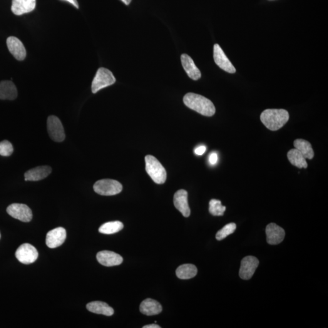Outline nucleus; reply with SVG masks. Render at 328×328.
Here are the masks:
<instances>
[{"label": "nucleus", "instance_id": "1", "mask_svg": "<svg viewBox=\"0 0 328 328\" xmlns=\"http://www.w3.org/2000/svg\"><path fill=\"white\" fill-rule=\"evenodd\" d=\"M183 101L188 108L201 115L211 117L215 114V106L212 102L200 94L187 93L184 97Z\"/></svg>", "mask_w": 328, "mask_h": 328}, {"label": "nucleus", "instance_id": "2", "mask_svg": "<svg viewBox=\"0 0 328 328\" xmlns=\"http://www.w3.org/2000/svg\"><path fill=\"white\" fill-rule=\"evenodd\" d=\"M260 119L269 130L277 131L289 121V114L283 109H267L261 114Z\"/></svg>", "mask_w": 328, "mask_h": 328}, {"label": "nucleus", "instance_id": "3", "mask_svg": "<svg viewBox=\"0 0 328 328\" xmlns=\"http://www.w3.org/2000/svg\"><path fill=\"white\" fill-rule=\"evenodd\" d=\"M145 161L146 171L154 182L158 184L165 183L166 172L165 168L160 161L151 155L146 156Z\"/></svg>", "mask_w": 328, "mask_h": 328}, {"label": "nucleus", "instance_id": "4", "mask_svg": "<svg viewBox=\"0 0 328 328\" xmlns=\"http://www.w3.org/2000/svg\"><path fill=\"white\" fill-rule=\"evenodd\" d=\"M116 81V78L111 71L105 68H99L92 82V92L94 94L98 93L102 89L112 85Z\"/></svg>", "mask_w": 328, "mask_h": 328}, {"label": "nucleus", "instance_id": "5", "mask_svg": "<svg viewBox=\"0 0 328 328\" xmlns=\"http://www.w3.org/2000/svg\"><path fill=\"white\" fill-rule=\"evenodd\" d=\"M93 188L94 191L99 195L113 196L120 193L123 187L118 181L105 179L97 181Z\"/></svg>", "mask_w": 328, "mask_h": 328}, {"label": "nucleus", "instance_id": "6", "mask_svg": "<svg viewBox=\"0 0 328 328\" xmlns=\"http://www.w3.org/2000/svg\"><path fill=\"white\" fill-rule=\"evenodd\" d=\"M16 256L20 262L29 265L36 262L38 258L39 253L33 246L29 243H24L17 248Z\"/></svg>", "mask_w": 328, "mask_h": 328}, {"label": "nucleus", "instance_id": "7", "mask_svg": "<svg viewBox=\"0 0 328 328\" xmlns=\"http://www.w3.org/2000/svg\"><path fill=\"white\" fill-rule=\"evenodd\" d=\"M49 136L55 142L61 143L65 139L64 128L61 120L55 116H50L47 121Z\"/></svg>", "mask_w": 328, "mask_h": 328}, {"label": "nucleus", "instance_id": "8", "mask_svg": "<svg viewBox=\"0 0 328 328\" xmlns=\"http://www.w3.org/2000/svg\"><path fill=\"white\" fill-rule=\"evenodd\" d=\"M6 211L12 218L22 222L28 223L32 220V210L28 206L23 204H12L7 208Z\"/></svg>", "mask_w": 328, "mask_h": 328}, {"label": "nucleus", "instance_id": "9", "mask_svg": "<svg viewBox=\"0 0 328 328\" xmlns=\"http://www.w3.org/2000/svg\"><path fill=\"white\" fill-rule=\"evenodd\" d=\"M259 265V261L253 256L246 257L241 262L240 277L243 280H247L252 277Z\"/></svg>", "mask_w": 328, "mask_h": 328}, {"label": "nucleus", "instance_id": "10", "mask_svg": "<svg viewBox=\"0 0 328 328\" xmlns=\"http://www.w3.org/2000/svg\"><path fill=\"white\" fill-rule=\"evenodd\" d=\"M213 58L215 63L223 70L230 74L236 73L235 67L218 44H215L213 46Z\"/></svg>", "mask_w": 328, "mask_h": 328}, {"label": "nucleus", "instance_id": "11", "mask_svg": "<svg viewBox=\"0 0 328 328\" xmlns=\"http://www.w3.org/2000/svg\"><path fill=\"white\" fill-rule=\"evenodd\" d=\"M66 238V230L63 227H57L47 233L46 244L49 248H57L63 245Z\"/></svg>", "mask_w": 328, "mask_h": 328}, {"label": "nucleus", "instance_id": "12", "mask_svg": "<svg viewBox=\"0 0 328 328\" xmlns=\"http://www.w3.org/2000/svg\"><path fill=\"white\" fill-rule=\"evenodd\" d=\"M97 260L100 264L106 267L115 266L123 262V258L120 255L108 250L101 251L98 253Z\"/></svg>", "mask_w": 328, "mask_h": 328}, {"label": "nucleus", "instance_id": "13", "mask_svg": "<svg viewBox=\"0 0 328 328\" xmlns=\"http://www.w3.org/2000/svg\"><path fill=\"white\" fill-rule=\"evenodd\" d=\"M173 203L175 207L182 213L184 217L187 218L190 215V209L188 203L187 191L181 189L176 191L174 195Z\"/></svg>", "mask_w": 328, "mask_h": 328}, {"label": "nucleus", "instance_id": "14", "mask_svg": "<svg viewBox=\"0 0 328 328\" xmlns=\"http://www.w3.org/2000/svg\"><path fill=\"white\" fill-rule=\"evenodd\" d=\"M266 233L267 236V242L271 245L280 244L285 237V230L275 223H270L267 226Z\"/></svg>", "mask_w": 328, "mask_h": 328}, {"label": "nucleus", "instance_id": "15", "mask_svg": "<svg viewBox=\"0 0 328 328\" xmlns=\"http://www.w3.org/2000/svg\"><path fill=\"white\" fill-rule=\"evenodd\" d=\"M7 46L10 53L19 61L26 58V51L22 42L16 37H9L7 39Z\"/></svg>", "mask_w": 328, "mask_h": 328}, {"label": "nucleus", "instance_id": "16", "mask_svg": "<svg viewBox=\"0 0 328 328\" xmlns=\"http://www.w3.org/2000/svg\"><path fill=\"white\" fill-rule=\"evenodd\" d=\"M36 6V0H12L11 11L16 16L33 11Z\"/></svg>", "mask_w": 328, "mask_h": 328}, {"label": "nucleus", "instance_id": "17", "mask_svg": "<svg viewBox=\"0 0 328 328\" xmlns=\"http://www.w3.org/2000/svg\"><path fill=\"white\" fill-rule=\"evenodd\" d=\"M181 63L183 68L189 78L193 81H198L201 78L200 69L196 66L193 59L187 54H184L181 57Z\"/></svg>", "mask_w": 328, "mask_h": 328}, {"label": "nucleus", "instance_id": "18", "mask_svg": "<svg viewBox=\"0 0 328 328\" xmlns=\"http://www.w3.org/2000/svg\"><path fill=\"white\" fill-rule=\"evenodd\" d=\"M52 168L49 166H40L31 169L24 174L26 181H38L43 180L50 175Z\"/></svg>", "mask_w": 328, "mask_h": 328}, {"label": "nucleus", "instance_id": "19", "mask_svg": "<svg viewBox=\"0 0 328 328\" xmlns=\"http://www.w3.org/2000/svg\"><path fill=\"white\" fill-rule=\"evenodd\" d=\"M140 311L143 314L152 316L160 314L163 310L162 306L155 300L147 299L144 300L140 305Z\"/></svg>", "mask_w": 328, "mask_h": 328}, {"label": "nucleus", "instance_id": "20", "mask_svg": "<svg viewBox=\"0 0 328 328\" xmlns=\"http://www.w3.org/2000/svg\"><path fill=\"white\" fill-rule=\"evenodd\" d=\"M18 96V92L13 82L4 81L0 82V99L14 100Z\"/></svg>", "mask_w": 328, "mask_h": 328}, {"label": "nucleus", "instance_id": "21", "mask_svg": "<svg viewBox=\"0 0 328 328\" xmlns=\"http://www.w3.org/2000/svg\"><path fill=\"white\" fill-rule=\"evenodd\" d=\"M86 308L89 311L97 314L106 315V316H111L114 312L113 308L109 307L107 303L99 302V301L89 303L86 305Z\"/></svg>", "mask_w": 328, "mask_h": 328}, {"label": "nucleus", "instance_id": "22", "mask_svg": "<svg viewBox=\"0 0 328 328\" xmlns=\"http://www.w3.org/2000/svg\"><path fill=\"white\" fill-rule=\"evenodd\" d=\"M295 148L299 150L306 159L312 160L314 156V150L312 148L311 144L304 139H298L294 143Z\"/></svg>", "mask_w": 328, "mask_h": 328}, {"label": "nucleus", "instance_id": "23", "mask_svg": "<svg viewBox=\"0 0 328 328\" xmlns=\"http://www.w3.org/2000/svg\"><path fill=\"white\" fill-rule=\"evenodd\" d=\"M287 158L292 165L299 168H307V159L296 148L291 149L287 153Z\"/></svg>", "mask_w": 328, "mask_h": 328}, {"label": "nucleus", "instance_id": "24", "mask_svg": "<svg viewBox=\"0 0 328 328\" xmlns=\"http://www.w3.org/2000/svg\"><path fill=\"white\" fill-rule=\"evenodd\" d=\"M198 273L197 268L195 265L185 264L180 266L176 269V274L180 279L187 280L195 277Z\"/></svg>", "mask_w": 328, "mask_h": 328}, {"label": "nucleus", "instance_id": "25", "mask_svg": "<svg viewBox=\"0 0 328 328\" xmlns=\"http://www.w3.org/2000/svg\"><path fill=\"white\" fill-rule=\"evenodd\" d=\"M123 225L121 221H111L102 225L99 228V232L103 234H114L123 230Z\"/></svg>", "mask_w": 328, "mask_h": 328}, {"label": "nucleus", "instance_id": "26", "mask_svg": "<svg viewBox=\"0 0 328 328\" xmlns=\"http://www.w3.org/2000/svg\"><path fill=\"white\" fill-rule=\"evenodd\" d=\"M226 207L221 204V201L211 200L209 203V212L213 216H223Z\"/></svg>", "mask_w": 328, "mask_h": 328}, {"label": "nucleus", "instance_id": "27", "mask_svg": "<svg viewBox=\"0 0 328 328\" xmlns=\"http://www.w3.org/2000/svg\"><path fill=\"white\" fill-rule=\"evenodd\" d=\"M237 228V225L235 223H231L226 225L225 227L219 230L216 235V238L218 241H221L225 239L227 236L232 234L235 232Z\"/></svg>", "mask_w": 328, "mask_h": 328}, {"label": "nucleus", "instance_id": "28", "mask_svg": "<svg viewBox=\"0 0 328 328\" xmlns=\"http://www.w3.org/2000/svg\"><path fill=\"white\" fill-rule=\"evenodd\" d=\"M14 148L8 141H3L0 143V155L9 156L13 153Z\"/></svg>", "mask_w": 328, "mask_h": 328}, {"label": "nucleus", "instance_id": "29", "mask_svg": "<svg viewBox=\"0 0 328 328\" xmlns=\"http://www.w3.org/2000/svg\"><path fill=\"white\" fill-rule=\"evenodd\" d=\"M218 160V155L216 153H212L210 154L209 158H208V161H209L211 165H215L217 163Z\"/></svg>", "mask_w": 328, "mask_h": 328}, {"label": "nucleus", "instance_id": "30", "mask_svg": "<svg viewBox=\"0 0 328 328\" xmlns=\"http://www.w3.org/2000/svg\"><path fill=\"white\" fill-rule=\"evenodd\" d=\"M206 147L205 146H198V148H196L195 150V153L196 155H203L204 153L205 152Z\"/></svg>", "mask_w": 328, "mask_h": 328}, {"label": "nucleus", "instance_id": "31", "mask_svg": "<svg viewBox=\"0 0 328 328\" xmlns=\"http://www.w3.org/2000/svg\"><path fill=\"white\" fill-rule=\"evenodd\" d=\"M61 1H67L69 3L73 4V6L76 7L77 9H79V6L78 1L77 0H61Z\"/></svg>", "mask_w": 328, "mask_h": 328}, {"label": "nucleus", "instance_id": "32", "mask_svg": "<svg viewBox=\"0 0 328 328\" xmlns=\"http://www.w3.org/2000/svg\"><path fill=\"white\" fill-rule=\"evenodd\" d=\"M143 328H161V327L158 325L151 324L145 325V326L143 327Z\"/></svg>", "mask_w": 328, "mask_h": 328}, {"label": "nucleus", "instance_id": "33", "mask_svg": "<svg viewBox=\"0 0 328 328\" xmlns=\"http://www.w3.org/2000/svg\"><path fill=\"white\" fill-rule=\"evenodd\" d=\"M122 1L125 3L126 5H129L130 4V2L132 0H121Z\"/></svg>", "mask_w": 328, "mask_h": 328}, {"label": "nucleus", "instance_id": "34", "mask_svg": "<svg viewBox=\"0 0 328 328\" xmlns=\"http://www.w3.org/2000/svg\"><path fill=\"white\" fill-rule=\"evenodd\" d=\"M0 238H1V234H0Z\"/></svg>", "mask_w": 328, "mask_h": 328}]
</instances>
